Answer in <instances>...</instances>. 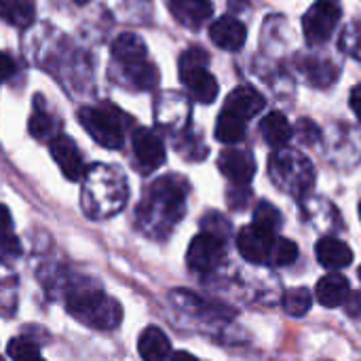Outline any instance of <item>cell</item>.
Wrapping results in <instances>:
<instances>
[{"label": "cell", "instance_id": "obj_20", "mask_svg": "<svg viewBox=\"0 0 361 361\" xmlns=\"http://www.w3.org/2000/svg\"><path fill=\"white\" fill-rule=\"evenodd\" d=\"M0 17L15 27H27L36 19L34 0H0Z\"/></svg>", "mask_w": 361, "mask_h": 361}, {"label": "cell", "instance_id": "obj_34", "mask_svg": "<svg viewBox=\"0 0 361 361\" xmlns=\"http://www.w3.org/2000/svg\"><path fill=\"white\" fill-rule=\"evenodd\" d=\"M351 110L355 112V116L361 121V87H355L351 91Z\"/></svg>", "mask_w": 361, "mask_h": 361}, {"label": "cell", "instance_id": "obj_10", "mask_svg": "<svg viewBox=\"0 0 361 361\" xmlns=\"http://www.w3.org/2000/svg\"><path fill=\"white\" fill-rule=\"evenodd\" d=\"M49 144H51V154H53L55 163L59 165L61 173L72 182L80 180L85 163H82V157H80L76 144L68 135H55Z\"/></svg>", "mask_w": 361, "mask_h": 361}, {"label": "cell", "instance_id": "obj_13", "mask_svg": "<svg viewBox=\"0 0 361 361\" xmlns=\"http://www.w3.org/2000/svg\"><path fill=\"white\" fill-rule=\"evenodd\" d=\"M315 254H317L319 264L324 269H328V271H341V269H347L353 262L351 247L345 241L334 239V237L319 239L317 247H315Z\"/></svg>", "mask_w": 361, "mask_h": 361}, {"label": "cell", "instance_id": "obj_29", "mask_svg": "<svg viewBox=\"0 0 361 361\" xmlns=\"http://www.w3.org/2000/svg\"><path fill=\"white\" fill-rule=\"evenodd\" d=\"M201 224H203L205 233L216 235V237H220V239H224V237L231 233V224H228V220H226L224 216L216 214V212L207 214V216L203 218V222H201Z\"/></svg>", "mask_w": 361, "mask_h": 361}, {"label": "cell", "instance_id": "obj_24", "mask_svg": "<svg viewBox=\"0 0 361 361\" xmlns=\"http://www.w3.org/2000/svg\"><path fill=\"white\" fill-rule=\"evenodd\" d=\"M30 133L36 137V140H40V142H51L53 137H55V123H53V118L49 116V112H44V110H40V108H36L34 112H32V116H30Z\"/></svg>", "mask_w": 361, "mask_h": 361}, {"label": "cell", "instance_id": "obj_41", "mask_svg": "<svg viewBox=\"0 0 361 361\" xmlns=\"http://www.w3.org/2000/svg\"><path fill=\"white\" fill-rule=\"evenodd\" d=\"M0 361H4V360H2V357H0Z\"/></svg>", "mask_w": 361, "mask_h": 361}, {"label": "cell", "instance_id": "obj_15", "mask_svg": "<svg viewBox=\"0 0 361 361\" xmlns=\"http://www.w3.org/2000/svg\"><path fill=\"white\" fill-rule=\"evenodd\" d=\"M349 292H351L349 281L338 273H330V275L322 277L315 288V296H317L319 305H324L328 309H336V307L345 305L349 298Z\"/></svg>", "mask_w": 361, "mask_h": 361}, {"label": "cell", "instance_id": "obj_16", "mask_svg": "<svg viewBox=\"0 0 361 361\" xmlns=\"http://www.w3.org/2000/svg\"><path fill=\"white\" fill-rule=\"evenodd\" d=\"M180 78L186 85V89H188V93L192 95L195 102L212 104L218 97V80H216V76L212 72H207V68L180 74Z\"/></svg>", "mask_w": 361, "mask_h": 361}, {"label": "cell", "instance_id": "obj_14", "mask_svg": "<svg viewBox=\"0 0 361 361\" xmlns=\"http://www.w3.org/2000/svg\"><path fill=\"white\" fill-rule=\"evenodd\" d=\"M264 108V97L254 89V87H237L228 97H226V104H224V110L237 114L239 118L243 121H250L254 118L256 114H260V110Z\"/></svg>", "mask_w": 361, "mask_h": 361}, {"label": "cell", "instance_id": "obj_38", "mask_svg": "<svg viewBox=\"0 0 361 361\" xmlns=\"http://www.w3.org/2000/svg\"><path fill=\"white\" fill-rule=\"evenodd\" d=\"M32 361H44L42 357H36V360H32Z\"/></svg>", "mask_w": 361, "mask_h": 361}, {"label": "cell", "instance_id": "obj_39", "mask_svg": "<svg viewBox=\"0 0 361 361\" xmlns=\"http://www.w3.org/2000/svg\"><path fill=\"white\" fill-rule=\"evenodd\" d=\"M360 218H361V203H360Z\"/></svg>", "mask_w": 361, "mask_h": 361}, {"label": "cell", "instance_id": "obj_2", "mask_svg": "<svg viewBox=\"0 0 361 361\" xmlns=\"http://www.w3.org/2000/svg\"><path fill=\"white\" fill-rule=\"evenodd\" d=\"M269 171H271L273 182L292 197L307 195L315 182V171H313L311 161L302 157L300 152H292L283 148H279L271 157Z\"/></svg>", "mask_w": 361, "mask_h": 361}, {"label": "cell", "instance_id": "obj_31", "mask_svg": "<svg viewBox=\"0 0 361 361\" xmlns=\"http://www.w3.org/2000/svg\"><path fill=\"white\" fill-rule=\"evenodd\" d=\"M296 133H298V135L302 137V142H307V144H313V142L319 140V129H317L311 121H307V118H302V121L298 123Z\"/></svg>", "mask_w": 361, "mask_h": 361}, {"label": "cell", "instance_id": "obj_22", "mask_svg": "<svg viewBox=\"0 0 361 361\" xmlns=\"http://www.w3.org/2000/svg\"><path fill=\"white\" fill-rule=\"evenodd\" d=\"M125 74L137 89H152L159 82V72H157L154 63H150L148 59L133 63V66H127Z\"/></svg>", "mask_w": 361, "mask_h": 361}, {"label": "cell", "instance_id": "obj_6", "mask_svg": "<svg viewBox=\"0 0 361 361\" xmlns=\"http://www.w3.org/2000/svg\"><path fill=\"white\" fill-rule=\"evenodd\" d=\"M275 231H269L256 222H252L250 226H243L237 235V247L239 254L252 262V264H267L271 262L273 256V247H275Z\"/></svg>", "mask_w": 361, "mask_h": 361}, {"label": "cell", "instance_id": "obj_28", "mask_svg": "<svg viewBox=\"0 0 361 361\" xmlns=\"http://www.w3.org/2000/svg\"><path fill=\"white\" fill-rule=\"evenodd\" d=\"M8 357L15 361H32L40 357V351L36 343H32L30 338H15L8 343Z\"/></svg>", "mask_w": 361, "mask_h": 361}, {"label": "cell", "instance_id": "obj_11", "mask_svg": "<svg viewBox=\"0 0 361 361\" xmlns=\"http://www.w3.org/2000/svg\"><path fill=\"white\" fill-rule=\"evenodd\" d=\"M245 36H247L245 25L239 19H235L233 15H224L209 25L212 42L224 51H231V53L239 51L245 44Z\"/></svg>", "mask_w": 361, "mask_h": 361}, {"label": "cell", "instance_id": "obj_12", "mask_svg": "<svg viewBox=\"0 0 361 361\" xmlns=\"http://www.w3.org/2000/svg\"><path fill=\"white\" fill-rule=\"evenodd\" d=\"M169 11L178 23L197 30L212 17L214 4L209 0H169Z\"/></svg>", "mask_w": 361, "mask_h": 361}, {"label": "cell", "instance_id": "obj_35", "mask_svg": "<svg viewBox=\"0 0 361 361\" xmlns=\"http://www.w3.org/2000/svg\"><path fill=\"white\" fill-rule=\"evenodd\" d=\"M167 361H199V360H197L195 355L186 353V351H178V353H171Z\"/></svg>", "mask_w": 361, "mask_h": 361}, {"label": "cell", "instance_id": "obj_1", "mask_svg": "<svg viewBox=\"0 0 361 361\" xmlns=\"http://www.w3.org/2000/svg\"><path fill=\"white\" fill-rule=\"evenodd\" d=\"M188 184L180 176H165L157 180L144 203L140 205V216L150 231L167 233L173 224H178L186 209Z\"/></svg>", "mask_w": 361, "mask_h": 361}, {"label": "cell", "instance_id": "obj_17", "mask_svg": "<svg viewBox=\"0 0 361 361\" xmlns=\"http://www.w3.org/2000/svg\"><path fill=\"white\" fill-rule=\"evenodd\" d=\"M137 351L144 361H167L171 355V343L161 328L150 326L142 332L137 341Z\"/></svg>", "mask_w": 361, "mask_h": 361}, {"label": "cell", "instance_id": "obj_27", "mask_svg": "<svg viewBox=\"0 0 361 361\" xmlns=\"http://www.w3.org/2000/svg\"><path fill=\"white\" fill-rule=\"evenodd\" d=\"M254 222L269 231H277L281 226V214L275 205H271L269 201H262V203H258V207L254 212Z\"/></svg>", "mask_w": 361, "mask_h": 361}, {"label": "cell", "instance_id": "obj_26", "mask_svg": "<svg viewBox=\"0 0 361 361\" xmlns=\"http://www.w3.org/2000/svg\"><path fill=\"white\" fill-rule=\"evenodd\" d=\"M207 66H209V55L203 47H190L180 57V74H186L192 70H203Z\"/></svg>", "mask_w": 361, "mask_h": 361}, {"label": "cell", "instance_id": "obj_5", "mask_svg": "<svg viewBox=\"0 0 361 361\" xmlns=\"http://www.w3.org/2000/svg\"><path fill=\"white\" fill-rule=\"evenodd\" d=\"M341 4L338 0H317L302 19V27H305V36L311 44H322L326 42L334 27L341 21Z\"/></svg>", "mask_w": 361, "mask_h": 361}, {"label": "cell", "instance_id": "obj_32", "mask_svg": "<svg viewBox=\"0 0 361 361\" xmlns=\"http://www.w3.org/2000/svg\"><path fill=\"white\" fill-rule=\"evenodd\" d=\"M13 72H15V61H13L8 55L0 53V80L11 78V76H13Z\"/></svg>", "mask_w": 361, "mask_h": 361}, {"label": "cell", "instance_id": "obj_23", "mask_svg": "<svg viewBox=\"0 0 361 361\" xmlns=\"http://www.w3.org/2000/svg\"><path fill=\"white\" fill-rule=\"evenodd\" d=\"M313 305V296L307 288H294V290H288L286 296H283V309L288 315L292 317H302L309 313Z\"/></svg>", "mask_w": 361, "mask_h": 361}, {"label": "cell", "instance_id": "obj_25", "mask_svg": "<svg viewBox=\"0 0 361 361\" xmlns=\"http://www.w3.org/2000/svg\"><path fill=\"white\" fill-rule=\"evenodd\" d=\"M296 258H298V245L286 237H277L275 247H273V256H271V264L290 267L292 262H296Z\"/></svg>", "mask_w": 361, "mask_h": 361}, {"label": "cell", "instance_id": "obj_19", "mask_svg": "<svg viewBox=\"0 0 361 361\" xmlns=\"http://www.w3.org/2000/svg\"><path fill=\"white\" fill-rule=\"evenodd\" d=\"M112 55L125 68L148 59V55H146V42L137 34H131V32H125V34L116 36V40L112 42Z\"/></svg>", "mask_w": 361, "mask_h": 361}, {"label": "cell", "instance_id": "obj_9", "mask_svg": "<svg viewBox=\"0 0 361 361\" xmlns=\"http://www.w3.org/2000/svg\"><path fill=\"white\" fill-rule=\"evenodd\" d=\"M218 167L237 186H247L252 182V178L256 176V161H254L252 152L241 150V148H228V150L220 152Z\"/></svg>", "mask_w": 361, "mask_h": 361}, {"label": "cell", "instance_id": "obj_40", "mask_svg": "<svg viewBox=\"0 0 361 361\" xmlns=\"http://www.w3.org/2000/svg\"><path fill=\"white\" fill-rule=\"evenodd\" d=\"M360 279H361V267H360Z\"/></svg>", "mask_w": 361, "mask_h": 361}, {"label": "cell", "instance_id": "obj_36", "mask_svg": "<svg viewBox=\"0 0 361 361\" xmlns=\"http://www.w3.org/2000/svg\"><path fill=\"white\" fill-rule=\"evenodd\" d=\"M228 4H231V8H233V11H243V8H247V6H250V2H247V0H228Z\"/></svg>", "mask_w": 361, "mask_h": 361}, {"label": "cell", "instance_id": "obj_3", "mask_svg": "<svg viewBox=\"0 0 361 361\" xmlns=\"http://www.w3.org/2000/svg\"><path fill=\"white\" fill-rule=\"evenodd\" d=\"M70 313L93 330H112L123 319L121 305L104 292H82L68 300Z\"/></svg>", "mask_w": 361, "mask_h": 361}, {"label": "cell", "instance_id": "obj_33", "mask_svg": "<svg viewBox=\"0 0 361 361\" xmlns=\"http://www.w3.org/2000/svg\"><path fill=\"white\" fill-rule=\"evenodd\" d=\"M13 233V222H11V214L4 205H0V235Z\"/></svg>", "mask_w": 361, "mask_h": 361}, {"label": "cell", "instance_id": "obj_37", "mask_svg": "<svg viewBox=\"0 0 361 361\" xmlns=\"http://www.w3.org/2000/svg\"><path fill=\"white\" fill-rule=\"evenodd\" d=\"M74 2H76V4H87L89 0H74Z\"/></svg>", "mask_w": 361, "mask_h": 361}, {"label": "cell", "instance_id": "obj_21", "mask_svg": "<svg viewBox=\"0 0 361 361\" xmlns=\"http://www.w3.org/2000/svg\"><path fill=\"white\" fill-rule=\"evenodd\" d=\"M245 129H247V121H243L237 114H233V112L222 108V112L218 116V123H216V137L222 144H237V142H241L243 135H245Z\"/></svg>", "mask_w": 361, "mask_h": 361}, {"label": "cell", "instance_id": "obj_8", "mask_svg": "<svg viewBox=\"0 0 361 361\" xmlns=\"http://www.w3.org/2000/svg\"><path fill=\"white\" fill-rule=\"evenodd\" d=\"M131 144H133L135 159L144 171H154L165 163V146H163V140L154 131L146 127L135 129Z\"/></svg>", "mask_w": 361, "mask_h": 361}, {"label": "cell", "instance_id": "obj_30", "mask_svg": "<svg viewBox=\"0 0 361 361\" xmlns=\"http://www.w3.org/2000/svg\"><path fill=\"white\" fill-rule=\"evenodd\" d=\"M21 254V245H19V239L13 235V233H6V235H0V260H6V258H15Z\"/></svg>", "mask_w": 361, "mask_h": 361}, {"label": "cell", "instance_id": "obj_4", "mask_svg": "<svg viewBox=\"0 0 361 361\" xmlns=\"http://www.w3.org/2000/svg\"><path fill=\"white\" fill-rule=\"evenodd\" d=\"M78 121L99 146L110 148V150H116L123 146L125 116L116 108H112V106L82 108V110H78Z\"/></svg>", "mask_w": 361, "mask_h": 361}, {"label": "cell", "instance_id": "obj_18", "mask_svg": "<svg viewBox=\"0 0 361 361\" xmlns=\"http://www.w3.org/2000/svg\"><path fill=\"white\" fill-rule=\"evenodd\" d=\"M260 133L264 137V142L273 148H283L290 140H292V125L286 118L283 112H269L262 121H260Z\"/></svg>", "mask_w": 361, "mask_h": 361}, {"label": "cell", "instance_id": "obj_7", "mask_svg": "<svg viewBox=\"0 0 361 361\" xmlns=\"http://www.w3.org/2000/svg\"><path fill=\"white\" fill-rule=\"evenodd\" d=\"M224 260V243L220 237L209 235V233H201L197 235L186 252V262L192 271L197 273H214Z\"/></svg>", "mask_w": 361, "mask_h": 361}]
</instances>
